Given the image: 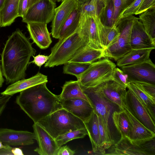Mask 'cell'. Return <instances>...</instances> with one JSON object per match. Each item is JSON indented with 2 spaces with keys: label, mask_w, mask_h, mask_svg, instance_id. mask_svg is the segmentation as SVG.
I'll return each instance as SVG.
<instances>
[{
  "label": "cell",
  "mask_w": 155,
  "mask_h": 155,
  "mask_svg": "<svg viewBox=\"0 0 155 155\" xmlns=\"http://www.w3.org/2000/svg\"><path fill=\"white\" fill-rule=\"evenodd\" d=\"M34 139L35 137L34 133L0 128V141L4 145L13 146L29 145L34 143Z\"/></svg>",
  "instance_id": "15"
},
{
  "label": "cell",
  "mask_w": 155,
  "mask_h": 155,
  "mask_svg": "<svg viewBox=\"0 0 155 155\" xmlns=\"http://www.w3.org/2000/svg\"><path fill=\"white\" fill-rule=\"evenodd\" d=\"M97 116L100 139L99 154H105L106 150L110 147L112 144L107 135L101 117L98 116Z\"/></svg>",
  "instance_id": "35"
},
{
  "label": "cell",
  "mask_w": 155,
  "mask_h": 155,
  "mask_svg": "<svg viewBox=\"0 0 155 155\" xmlns=\"http://www.w3.org/2000/svg\"><path fill=\"white\" fill-rule=\"evenodd\" d=\"M142 0H134L126 7L120 13L116 21L115 26H117L121 20L135 14Z\"/></svg>",
  "instance_id": "36"
},
{
  "label": "cell",
  "mask_w": 155,
  "mask_h": 155,
  "mask_svg": "<svg viewBox=\"0 0 155 155\" xmlns=\"http://www.w3.org/2000/svg\"><path fill=\"white\" fill-rule=\"evenodd\" d=\"M113 78V81L127 88L129 83L127 76L121 69L116 67L114 68Z\"/></svg>",
  "instance_id": "38"
},
{
  "label": "cell",
  "mask_w": 155,
  "mask_h": 155,
  "mask_svg": "<svg viewBox=\"0 0 155 155\" xmlns=\"http://www.w3.org/2000/svg\"><path fill=\"white\" fill-rule=\"evenodd\" d=\"M98 17L81 15L78 30L88 39L91 47L104 50L101 45L98 31L97 21Z\"/></svg>",
  "instance_id": "16"
},
{
  "label": "cell",
  "mask_w": 155,
  "mask_h": 155,
  "mask_svg": "<svg viewBox=\"0 0 155 155\" xmlns=\"http://www.w3.org/2000/svg\"><path fill=\"white\" fill-rule=\"evenodd\" d=\"M11 97V96L10 95H2L0 96V115L3 112Z\"/></svg>",
  "instance_id": "44"
},
{
  "label": "cell",
  "mask_w": 155,
  "mask_h": 155,
  "mask_svg": "<svg viewBox=\"0 0 155 155\" xmlns=\"http://www.w3.org/2000/svg\"><path fill=\"white\" fill-rule=\"evenodd\" d=\"M139 84L148 94L155 98V85L147 83Z\"/></svg>",
  "instance_id": "41"
},
{
  "label": "cell",
  "mask_w": 155,
  "mask_h": 155,
  "mask_svg": "<svg viewBox=\"0 0 155 155\" xmlns=\"http://www.w3.org/2000/svg\"><path fill=\"white\" fill-rule=\"evenodd\" d=\"M32 127L38 145L34 151L41 155H57L60 147L55 139L38 123H34Z\"/></svg>",
  "instance_id": "12"
},
{
  "label": "cell",
  "mask_w": 155,
  "mask_h": 155,
  "mask_svg": "<svg viewBox=\"0 0 155 155\" xmlns=\"http://www.w3.org/2000/svg\"><path fill=\"white\" fill-rule=\"evenodd\" d=\"M107 150L105 154L149 155L141 143L133 144L127 138H121Z\"/></svg>",
  "instance_id": "19"
},
{
  "label": "cell",
  "mask_w": 155,
  "mask_h": 155,
  "mask_svg": "<svg viewBox=\"0 0 155 155\" xmlns=\"http://www.w3.org/2000/svg\"><path fill=\"white\" fill-rule=\"evenodd\" d=\"M12 151L13 155H24L22 150L21 149L18 148H12Z\"/></svg>",
  "instance_id": "46"
},
{
  "label": "cell",
  "mask_w": 155,
  "mask_h": 155,
  "mask_svg": "<svg viewBox=\"0 0 155 155\" xmlns=\"http://www.w3.org/2000/svg\"><path fill=\"white\" fill-rule=\"evenodd\" d=\"M122 101L129 111L149 130L155 132V120L137 96L130 89Z\"/></svg>",
  "instance_id": "10"
},
{
  "label": "cell",
  "mask_w": 155,
  "mask_h": 155,
  "mask_svg": "<svg viewBox=\"0 0 155 155\" xmlns=\"http://www.w3.org/2000/svg\"><path fill=\"white\" fill-rule=\"evenodd\" d=\"M80 5L78 0H64L55 8L51 25V34L53 38H59V32L64 22L71 12Z\"/></svg>",
  "instance_id": "13"
},
{
  "label": "cell",
  "mask_w": 155,
  "mask_h": 155,
  "mask_svg": "<svg viewBox=\"0 0 155 155\" xmlns=\"http://www.w3.org/2000/svg\"><path fill=\"white\" fill-rule=\"evenodd\" d=\"M97 22L100 41L105 50L117 40L120 34V31L117 26L109 27L103 25L99 17Z\"/></svg>",
  "instance_id": "23"
},
{
  "label": "cell",
  "mask_w": 155,
  "mask_h": 155,
  "mask_svg": "<svg viewBox=\"0 0 155 155\" xmlns=\"http://www.w3.org/2000/svg\"><path fill=\"white\" fill-rule=\"evenodd\" d=\"M86 135H88L87 130L86 128H83L60 135L55 140L58 145L60 147L73 140L83 138Z\"/></svg>",
  "instance_id": "33"
},
{
  "label": "cell",
  "mask_w": 155,
  "mask_h": 155,
  "mask_svg": "<svg viewBox=\"0 0 155 155\" xmlns=\"http://www.w3.org/2000/svg\"><path fill=\"white\" fill-rule=\"evenodd\" d=\"M134 0H112L114 5V12L113 17L114 26L118 17L121 11Z\"/></svg>",
  "instance_id": "37"
},
{
  "label": "cell",
  "mask_w": 155,
  "mask_h": 155,
  "mask_svg": "<svg viewBox=\"0 0 155 155\" xmlns=\"http://www.w3.org/2000/svg\"><path fill=\"white\" fill-rule=\"evenodd\" d=\"M80 5H82L89 1L90 0H78Z\"/></svg>",
  "instance_id": "50"
},
{
  "label": "cell",
  "mask_w": 155,
  "mask_h": 155,
  "mask_svg": "<svg viewBox=\"0 0 155 155\" xmlns=\"http://www.w3.org/2000/svg\"><path fill=\"white\" fill-rule=\"evenodd\" d=\"M91 64L68 62L64 64L63 73L74 75L77 78L86 70Z\"/></svg>",
  "instance_id": "34"
},
{
  "label": "cell",
  "mask_w": 155,
  "mask_h": 155,
  "mask_svg": "<svg viewBox=\"0 0 155 155\" xmlns=\"http://www.w3.org/2000/svg\"><path fill=\"white\" fill-rule=\"evenodd\" d=\"M16 102L34 123L62 108L58 95L51 92L46 83L31 87L20 92Z\"/></svg>",
  "instance_id": "2"
},
{
  "label": "cell",
  "mask_w": 155,
  "mask_h": 155,
  "mask_svg": "<svg viewBox=\"0 0 155 155\" xmlns=\"http://www.w3.org/2000/svg\"><path fill=\"white\" fill-rule=\"evenodd\" d=\"M53 0L55 2H62L64 0Z\"/></svg>",
  "instance_id": "52"
},
{
  "label": "cell",
  "mask_w": 155,
  "mask_h": 155,
  "mask_svg": "<svg viewBox=\"0 0 155 155\" xmlns=\"http://www.w3.org/2000/svg\"><path fill=\"white\" fill-rule=\"evenodd\" d=\"M129 82L155 85V65L149 58L143 62L122 67Z\"/></svg>",
  "instance_id": "8"
},
{
  "label": "cell",
  "mask_w": 155,
  "mask_h": 155,
  "mask_svg": "<svg viewBox=\"0 0 155 155\" xmlns=\"http://www.w3.org/2000/svg\"><path fill=\"white\" fill-rule=\"evenodd\" d=\"M112 118L121 138L128 139L131 127L129 119L124 111L121 109L120 110L115 111L112 114Z\"/></svg>",
  "instance_id": "30"
},
{
  "label": "cell",
  "mask_w": 155,
  "mask_h": 155,
  "mask_svg": "<svg viewBox=\"0 0 155 155\" xmlns=\"http://www.w3.org/2000/svg\"><path fill=\"white\" fill-rule=\"evenodd\" d=\"M39 0H28V8Z\"/></svg>",
  "instance_id": "48"
},
{
  "label": "cell",
  "mask_w": 155,
  "mask_h": 155,
  "mask_svg": "<svg viewBox=\"0 0 155 155\" xmlns=\"http://www.w3.org/2000/svg\"><path fill=\"white\" fill-rule=\"evenodd\" d=\"M30 38L34 43L41 49L49 47L52 42L51 34L48 29L47 24L38 22L26 23Z\"/></svg>",
  "instance_id": "18"
},
{
  "label": "cell",
  "mask_w": 155,
  "mask_h": 155,
  "mask_svg": "<svg viewBox=\"0 0 155 155\" xmlns=\"http://www.w3.org/2000/svg\"><path fill=\"white\" fill-rule=\"evenodd\" d=\"M81 5L73 11L64 22L60 31L59 39L71 35L78 29L81 17Z\"/></svg>",
  "instance_id": "26"
},
{
  "label": "cell",
  "mask_w": 155,
  "mask_h": 155,
  "mask_svg": "<svg viewBox=\"0 0 155 155\" xmlns=\"http://www.w3.org/2000/svg\"><path fill=\"white\" fill-rule=\"evenodd\" d=\"M116 65L108 58L100 59L91 63L82 73L77 77L81 85L94 87L113 81V73Z\"/></svg>",
  "instance_id": "6"
},
{
  "label": "cell",
  "mask_w": 155,
  "mask_h": 155,
  "mask_svg": "<svg viewBox=\"0 0 155 155\" xmlns=\"http://www.w3.org/2000/svg\"><path fill=\"white\" fill-rule=\"evenodd\" d=\"M127 88L130 90L138 98L155 120V98L148 94L138 83L129 82Z\"/></svg>",
  "instance_id": "25"
},
{
  "label": "cell",
  "mask_w": 155,
  "mask_h": 155,
  "mask_svg": "<svg viewBox=\"0 0 155 155\" xmlns=\"http://www.w3.org/2000/svg\"><path fill=\"white\" fill-rule=\"evenodd\" d=\"M87 38L78 29L69 36L59 39L51 48V53L45 65L46 68L53 67L67 63L80 49L89 45Z\"/></svg>",
  "instance_id": "4"
},
{
  "label": "cell",
  "mask_w": 155,
  "mask_h": 155,
  "mask_svg": "<svg viewBox=\"0 0 155 155\" xmlns=\"http://www.w3.org/2000/svg\"><path fill=\"white\" fill-rule=\"evenodd\" d=\"M32 45L19 29L8 37L1 54L2 71L7 84L25 79L30 58L36 52Z\"/></svg>",
  "instance_id": "1"
},
{
  "label": "cell",
  "mask_w": 155,
  "mask_h": 155,
  "mask_svg": "<svg viewBox=\"0 0 155 155\" xmlns=\"http://www.w3.org/2000/svg\"><path fill=\"white\" fill-rule=\"evenodd\" d=\"M5 147V145H4L0 141V149L3 148Z\"/></svg>",
  "instance_id": "51"
},
{
  "label": "cell",
  "mask_w": 155,
  "mask_h": 155,
  "mask_svg": "<svg viewBox=\"0 0 155 155\" xmlns=\"http://www.w3.org/2000/svg\"><path fill=\"white\" fill-rule=\"evenodd\" d=\"M100 86L104 96L121 108L122 99L126 93L127 87L113 81L106 82Z\"/></svg>",
  "instance_id": "21"
},
{
  "label": "cell",
  "mask_w": 155,
  "mask_h": 155,
  "mask_svg": "<svg viewBox=\"0 0 155 155\" xmlns=\"http://www.w3.org/2000/svg\"><path fill=\"white\" fill-rule=\"evenodd\" d=\"M155 8V0H142L135 15H139L148 9Z\"/></svg>",
  "instance_id": "39"
},
{
  "label": "cell",
  "mask_w": 155,
  "mask_h": 155,
  "mask_svg": "<svg viewBox=\"0 0 155 155\" xmlns=\"http://www.w3.org/2000/svg\"><path fill=\"white\" fill-rule=\"evenodd\" d=\"M5 147L0 149V155H13L11 146L5 145Z\"/></svg>",
  "instance_id": "45"
},
{
  "label": "cell",
  "mask_w": 155,
  "mask_h": 155,
  "mask_svg": "<svg viewBox=\"0 0 155 155\" xmlns=\"http://www.w3.org/2000/svg\"><path fill=\"white\" fill-rule=\"evenodd\" d=\"M104 50L87 45L78 50L68 62L91 64L106 58Z\"/></svg>",
  "instance_id": "22"
},
{
  "label": "cell",
  "mask_w": 155,
  "mask_h": 155,
  "mask_svg": "<svg viewBox=\"0 0 155 155\" xmlns=\"http://www.w3.org/2000/svg\"><path fill=\"white\" fill-rule=\"evenodd\" d=\"M139 18L148 35L155 41V8L140 14Z\"/></svg>",
  "instance_id": "31"
},
{
  "label": "cell",
  "mask_w": 155,
  "mask_h": 155,
  "mask_svg": "<svg viewBox=\"0 0 155 155\" xmlns=\"http://www.w3.org/2000/svg\"><path fill=\"white\" fill-rule=\"evenodd\" d=\"M1 27V13L0 11V28Z\"/></svg>",
  "instance_id": "53"
},
{
  "label": "cell",
  "mask_w": 155,
  "mask_h": 155,
  "mask_svg": "<svg viewBox=\"0 0 155 155\" xmlns=\"http://www.w3.org/2000/svg\"><path fill=\"white\" fill-rule=\"evenodd\" d=\"M80 85L93 111L101 117L110 142L112 145L117 143L120 140L121 136L114 123L112 114L115 111L120 110L121 108L104 96L100 85L94 87H86Z\"/></svg>",
  "instance_id": "3"
},
{
  "label": "cell",
  "mask_w": 155,
  "mask_h": 155,
  "mask_svg": "<svg viewBox=\"0 0 155 155\" xmlns=\"http://www.w3.org/2000/svg\"><path fill=\"white\" fill-rule=\"evenodd\" d=\"M130 44L132 49L155 48V41L147 33L139 18L135 16L130 34Z\"/></svg>",
  "instance_id": "14"
},
{
  "label": "cell",
  "mask_w": 155,
  "mask_h": 155,
  "mask_svg": "<svg viewBox=\"0 0 155 155\" xmlns=\"http://www.w3.org/2000/svg\"><path fill=\"white\" fill-rule=\"evenodd\" d=\"M28 8V0H20L18 10V17L22 18Z\"/></svg>",
  "instance_id": "40"
},
{
  "label": "cell",
  "mask_w": 155,
  "mask_h": 155,
  "mask_svg": "<svg viewBox=\"0 0 155 155\" xmlns=\"http://www.w3.org/2000/svg\"><path fill=\"white\" fill-rule=\"evenodd\" d=\"M62 108L66 109L84 122L87 121L93 111L90 103L80 98L60 100Z\"/></svg>",
  "instance_id": "17"
},
{
  "label": "cell",
  "mask_w": 155,
  "mask_h": 155,
  "mask_svg": "<svg viewBox=\"0 0 155 155\" xmlns=\"http://www.w3.org/2000/svg\"><path fill=\"white\" fill-rule=\"evenodd\" d=\"M75 153V150L71 149L67 146H61L57 153V155H73Z\"/></svg>",
  "instance_id": "43"
},
{
  "label": "cell",
  "mask_w": 155,
  "mask_h": 155,
  "mask_svg": "<svg viewBox=\"0 0 155 155\" xmlns=\"http://www.w3.org/2000/svg\"><path fill=\"white\" fill-rule=\"evenodd\" d=\"M103 6L101 9L98 16L102 24L106 26H114V7L112 0H102Z\"/></svg>",
  "instance_id": "32"
},
{
  "label": "cell",
  "mask_w": 155,
  "mask_h": 155,
  "mask_svg": "<svg viewBox=\"0 0 155 155\" xmlns=\"http://www.w3.org/2000/svg\"><path fill=\"white\" fill-rule=\"evenodd\" d=\"M34 60L31 62L35 63L37 66L41 67L47 61L48 56L41 54H38L34 57Z\"/></svg>",
  "instance_id": "42"
},
{
  "label": "cell",
  "mask_w": 155,
  "mask_h": 155,
  "mask_svg": "<svg viewBox=\"0 0 155 155\" xmlns=\"http://www.w3.org/2000/svg\"><path fill=\"white\" fill-rule=\"evenodd\" d=\"M153 48L132 49L117 61V65L123 66L143 62L149 58Z\"/></svg>",
  "instance_id": "24"
},
{
  "label": "cell",
  "mask_w": 155,
  "mask_h": 155,
  "mask_svg": "<svg viewBox=\"0 0 155 155\" xmlns=\"http://www.w3.org/2000/svg\"><path fill=\"white\" fill-rule=\"evenodd\" d=\"M58 96L60 100L80 98L89 103L77 80L66 81L62 87V92Z\"/></svg>",
  "instance_id": "29"
},
{
  "label": "cell",
  "mask_w": 155,
  "mask_h": 155,
  "mask_svg": "<svg viewBox=\"0 0 155 155\" xmlns=\"http://www.w3.org/2000/svg\"><path fill=\"white\" fill-rule=\"evenodd\" d=\"M84 123L91 143L93 151L95 153H99L100 139L97 115L93 111L89 119Z\"/></svg>",
  "instance_id": "27"
},
{
  "label": "cell",
  "mask_w": 155,
  "mask_h": 155,
  "mask_svg": "<svg viewBox=\"0 0 155 155\" xmlns=\"http://www.w3.org/2000/svg\"><path fill=\"white\" fill-rule=\"evenodd\" d=\"M53 138L67 132L86 128L80 119L63 108L46 116L38 123Z\"/></svg>",
  "instance_id": "5"
},
{
  "label": "cell",
  "mask_w": 155,
  "mask_h": 155,
  "mask_svg": "<svg viewBox=\"0 0 155 155\" xmlns=\"http://www.w3.org/2000/svg\"><path fill=\"white\" fill-rule=\"evenodd\" d=\"M56 4L53 0H39L28 9L22 18V22L48 24L54 17Z\"/></svg>",
  "instance_id": "9"
},
{
  "label": "cell",
  "mask_w": 155,
  "mask_h": 155,
  "mask_svg": "<svg viewBox=\"0 0 155 155\" xmlns=\"http://www.w3.org/2000/svg\"><path fill=\"white\" fill-rule=\"evenodd\" d=\"M5 0H0V11L3 8Z\"/></svg>",
  "instance_id": "49"
},
{
  "label": "cell",
  "mask_w": 155,
  "mask_h": 155,
  "mask_svg": "<svg viewBox=\"0 0 155 155\" xmlns=\"http://www.w3.org/2000/svg\"><path fill=\"white\" fill-rule=\"evenodd\" d=\"M48 81L47 76L38 72L29 78L24 79L11 84L1 94L11 96L28 88L41 83H47Z\"/></svg>",
  "instance_id": "20"
},
{
  "label": "cell",
  "mask_w": 155,
  "mask_h": 155,
  "mask_svg": "<svg viewBox=\"0 0 155 155\" xmlns=\"http://www.w3.org/2000/svg\"><path fill=\"white\" fill-rule=\"evenodd\" d=\"M20 0H5L4 7L0 11L2 27L10 25L18 17Z\"/></svg>",
  "instance_id": "28"
},
{
  "label": "cell",
  "mask_w": 155,
  "mask_h": 155,
  "mask_svg": "<svg viewBox=\"0 0 155 155\" xmlns=\"http://www.w3.org/2000/svg\"><path fill=\"white\" fill-rule=\"evenodd\" d=\"M134 17L133 15L120 20L117 26L120 36L115 43L104 50L106 58L117 61L132 50L130 36Z\"/></svg>",
  "instance_id": "7"
},
{
  "label": "cell",
  "mask_w": 155,
  "mask_h": 155,
  "mask_svg": "<svg viewBox=\"0 0 155 155\" xmlns=\"http://www.w3.org/2000/svg\"><path fill=\"white\" fill-rule=\"evenodd\" d=\"M3 76L1 67L0 64V87H2L4 82V79Z\"/></svg>",
  "instance_id": "47"
},
{
  "label": "cell",
  "mask_w": 155,
  "mask_h": 155,
  "mask_svg": "<svg viewBox=\"0 0 155 155\" xmlns=\"http://www.w3.org/2000/svg\"><path fill=\"white\" fill-rule=\"evenodd\" d=\"M121 108L127 115L130 125L128 139L133 144H140L150 140L155 137L152 131L140 122L129 111L122 101Z\"/></svg>",
  "instance_id": "11"
}]
</instances>
